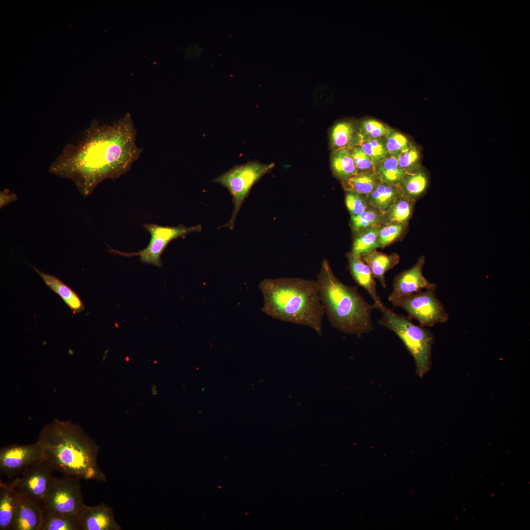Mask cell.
<instances>
[{"mask_svg": "<svg viewBox=\"0 0 530 530\" xmlns=\"http://www.w3.org/2000/svg\"><path fill=\"white\" fill-rule=\"evenodd\" d=\"M136 137L129 113L113 124H93L79 140L66 146L49 171L72 180L87 197L102 181L129 170L142 152Z\"/></svg>", "mask_w": 530, "mask_h": 530, "instance_id": "1", "label": "cell"}, {"mask_svg": "<svg viewBox=\"0 0 530 530\" xmlns=\"http://www.w3.org/2000/svg\"><path fill=\"white\" fill-rule=\"evenodd\" d=\"M37 442L44 460L54 470L80 479L106 481L98 464L99 446L78 424L55 419L41 429Z\"/></svg>", "mask_w": 530, "mask_h": 530, "instance_id": "2", "label": "cell"}, {"mask_svg": "<svg viewBox=\"0 0 530 530\" xmlns=\"http://www.w3.org/2000/svg\"><path fill=\"white\" fill-rule=\"evenodd\" d=\"M262 311L278 320L308 326L322 334L325 314L316 281L300 278L266 279L259 284Z\"/></svg>", "mask_w": 530, "mask_h": 530, "instance_id": "3", "label": "cell"}, {"mask_svg": "<svg viewBox=\"0 0 530 530\" xmlns=\"http://www.w3.org/2000/svg\"><path fill=\"white\" fill-rule=\"evenodd\" d=\"M316 281L325 314L333 327L359 337L373 330L371 312L376 309L375 305L365 300L357 287L341 282L326 259L322 262Z\"/></svg>", "mask_w": 530, "mask_h": 530, "instance_id": "4", "label": "cell"}, {"mask_svg": "<svg viewBox=\"0 0 530 530\" xmlns=\"http://www.w3.org/2000/svg\"><path fill=\"white\" fill-rule=\"evenodd\" d=\"M377 309L382 313L378 324L394 332L401 340L414 360L417 374L423 377L431 366L433 333L424 326L414 324L408 316L395 313L382 302Z\"/></svg>", "mask_w": 530, "mask_h": 530, "instance_id": "5", "label": "cell"}, {"mask_svg": "<svg viewBox=\"0 0 530 530\" xmlns=\"http://www.w3.org/2000/svg\"><path fill=\"white\" fill-rule=\"evenodd\" d=\"M274 166L273 162L262 163L256 161H249L235 166L212 180L227 188L232 197L234 204L231 219L219 228L227 227L234 229L236 217L252 186Z\"/></svg>", "mask_w": 530, "mask_h": 530, "instance_id": "6", "label": "cell"}, {"mask_svg": "<svg viewBox=\"0 0 530 530\" xmlns=\"http://www.w3.org/2000/svg\"><path fill=\"white\" fill-rule=\"evenodd\" d=\"M80 480L68 475L61 478L53 477L42 509L53 514L79 516L85 505Z\"/></svg>", "mask_w": 530, "mask_h": 530, "instance_id": "7", "label": "cell"}, {"mask_svg": "<svg viewBox=\"0 0 530 530\" xmlns=\"http://www.w3.org/2000/svg\"><path fill=\"white\" fill-rule=\"evenodd\" d=\"M437 286L401 297L392 302L404 309L408 317L417 320L420 325L432 327L448 321L449 317L436 295Z\"/></svg>", "mask_w": 530, "mask_h": 530, "instance_id": "8", "label": "cell"}, {"mask_svg": "<svg viewBox=\"0 0 530 530\" xmlns=\"http://www.w3.org/2000/svg\"><path fill=\"white\" fill-rule=\"evenodd\" d=\"M143 227L151 236L149 243L145 248L138 252L124 253L111 248L109 251L127 257L139 256L142 263L161 267L162 264L161 256L171 241L179 238H185L190 233L202 231L200 224L189 227L183 225L173 227L152 223L145 224Z\"/></svg>", "mask_w": 530, "mask_h": 530, "instance_id": "9", "label": "cell"}, {"mask_svg": "<svg viewBox=\"0 0 530 530\" xmlns=\"http://www.w3.org/2000/svg\"><path fill=\"white\" fill-rule=\"evenodd\" d=\"M54 470L44 460L29 467L15 478V490L42 509L51 486Z\"/></svg>", "mask_w": 530, "mask_h": 530, "instance_id": "10", "label": "cell"}, {"mask_svg": "<svg viewBox=\"0 0 530 530\" xmlns=\"http://www.w3.org/2000/svg\"><path fill=\"white\" fill-rule=\"evenodd\" d=\"M43 460L42 450L37 441L30 445L5 446L0 450V474L11 477Z\"/></svg>", "mask_w": 530, "mask_h": 530, "instance_id": "11", "label": "cell"}, {"mask_svg": "<svg viewBox=\"0 0 530 530\" xmlns=\"http://www.w3.org/2000/svg\"><path fill=\"white\" fill-rule=\"evenodd\" d=\"M425 263L424 256L420 257L412 267L399 273L395 278L393 290L388 297L392 302L401 297L437 286L424 276L423 268Z\"/></svg>", "mask_w": 530, "mask_h": 530, "instance_id": "12", "label": "cell"}, {"mask_svg": "<svg viewBox=\"0 0 530 530\" xmlns=\"http://www.w3.org/2000/svg\"><path fill=\"white\" fill-rule=\"evenodd\" d=\"M82 530H120L121 527L114 519L113 511L105 503L95 506L85 505L79 515Z\"/></svg>", "mask_w": 530, "mask_h": 530, "instance_id": "13", "label": "cell"}, {"mask_svg": "<svg viewBox=\"0 0 530 530\" xmlns=\"http://www.w3.org/2000/svg\"><path fill=\"white\" fill-rule=\"evenodd\" d=\"M329 137L331 151L352 148L359 146L363 140L359 126L351 120L341 121L333 125Z\"/></svg>", "mask_w": 530, "mask_h": 530, "instance_id": "14", "label": "cell"}, {"mask_svg": "<svg viewBox=\"0 0 530 530\" xmlns=\"http://www.w3.org/2000/svg\"><path fill=\"white\" fill-rule=\"evenodd\" d=\"M42 519V508L19 495L15 517L8 530H40Z\"/></svg>", "mask_w": 530, "mask_h": 530, "instance_id": "15", "label": "cell"}, {"mask_svg": "<svg viewBox=\"0 0 530 530\" xmlns=\"http://www.w3.org/2000/svg\"><path fill=\"white\" fill-rule=\"evenodd\" d=\"M348 268L356 283L368 292L377 309L382 301L376 291V283L371 271L360 256L349 253L347 255Z\"/></svg>", "mask_w": 530, "mask_h": 530, "instance_id": "16", "label": "cell"}, {"mask_svg": "<svg viewBox=\"0 0 530 530\" xmlns=\"http://www.w3.org/2000/svg\"><path fill=\"white\" fill-rule=\"evenodd\" d=\"M15 482H0V530H8L15 517L19 498Z\"/></svg>", "mask_w": 530, "mask_h": 530, "instance_id": "17", "label": "cell"}, {"mask_svg": "<svg viewBox=\"0 0 530 530\" xmlns=\"http://www.w3.org/2000/svg\"><path fill=\"white\" fill-rule=\"evenodd\" d=\"M360 256L370 267L374 278L378 279L382 286L385 288V273L398 263L399 255L396 253L387 254L376 249Z\"/></svg>", "mask_w": 530, "mask_h": 530, "instance_id": "18", "label": "cell"}, {"mask_svg": "<svg viewBox=\"0 0 530 530\" xmlns=\"http://www.w3.org/2000/svg\"><path fill=\"white\" fill-rule=\"evenodd\" d=\"M44 281L46 285L59 295L74 313H80L84 309L82 301L71 288L53 275L43 272L31 266Z\"/></svg>", "mask_w": 530, "mask_h": 530, "instance_id": "19", "label": "cell"}, {"mask_svg": "<svg viewBox=\"0 0 530 530\" xmlns=\"http://www.w3.org/2000/svg\"><path fill=\"white\" fill-rule=\"evenodd\" d=\"M403 194L400 185H392L381 182L371 192L366 195V198L369 206L384 213Z\"/></svg>", "mask_w": 530, "mask_h": 530, "instance_id": "20", "label": "cell"}, {"mask_svg": "<svg viewBox=\"0 0 530 530\" xmlns=\"http://www.w3.org/2000/svg\"><path fill=\"white\" fill-rule=\"evenodd\" d=\"M330 163L334 175L342 181L358 174L352 155L351 148L332 151Z\"/></svg>", "mask_w": 530, "mask_h": 530, "instance_id": "21", "label": "cell"}, {"mask_svg": "<svg viewBox=\"0 0 530 530\" xmlns=\"http://www.w3.org/2000/svg\"><path fill=\"white\" fill-rule=\"evenodd\" d=\"M428 185V174L421 167L405 172L400 184L404 194L415 201L425 194Z\"/></svg>", "mask_w": 530, "mask_h": 530, "instance_id": "22", "label": "cell"}, {"mask_svg": "<svg viewBox=\"0 0 530 530\" xmlns=\"http://www.w3.org/2000/svg\"><path fill=\"white\" fill-rule=\"evenodd\" d=\"M380 182L374 171L359 173L342 181L343 186L347 192L364 195L371 192Z\"/></svg>", "mask_w": 530, "mask_h": 530, "instance_id": "23", "label": "cell"}, {"mask_svg": "<svg viewBox=\"0 0 530 530\" xmlns=\"http://www.w3.org/2000/svg\"><path fill=\"white\" fill-rule=\"evenodd\" d=\"M374 172L381 182L400 185L405 172L398 166L397 156L391 155L377 163Z\"/></svg>", "mask_w": 530, "mask_h": 530, "instance_id": "24", "label": "cell"}, {"mask_svg": "<svg viewBox=\"0 0 530 530\" xmlns=\"http://www.w3.org/2000/svg\"><path fill=\"white\" fill-rule=\"evenodd\" d=\"M40 530H82V527L79 516L56 515L42 509Z\"/></svg>", "mask_w": 530, "mask_h": 530, "instance_id": "25", "label": "cell"}, {"mask_svg": "<svg viewBox=\"0 0 530 530\" xmlns=\"http://www.w3.org/2000/svg\"><path fill=\"white\" fill-rule=\"evenodd\" d=\"M382 226L371 227L356 231L350 253L361 256L379 248L377 238Z\"/></svg>", "mask_w": 530, "mask_h": 530, "instance_id": "26", "label": "cell"}, {"mask_svg": "<svg viewBox=\"0 0 530 530\" xmlns=\"http://www.w3.org/2000/svg\"><path fill=\"white\" fill-rule=\"evenodd\" d=\"M415 203V201L404 194H402L384 213V225L393 221L408 223L413 212Z\"/></svg>", "mask_w": 530, "mask_h": 530, "instance_id": "27", "label": "cell"}, {"mask_svg": "<svg viewBox=\"0 0 530 530\" xmlns=\"http://www.w3.org/2000/svg\"><path fill=\"white\" fill-rule=\"evenodd\" d=\"M383 215V212L369 206L361 214L351 216L352 228L356 232L369 227L384 226Z\"/></svg>", "mask_w": 530, "mask_h": 530, "instance_id": "28", "label": "cell"}, {"mask_svg": "<svg viewBox=\"0 0 530 530\" xmlns=\"http://www.w3.org/2000/svg\"><path fill=\"white\" fill-rule=\"evenodd\" d=\"M407 225L393 221L383 226L377 238L379 247L384 248L399 238L405 233Z\"/></svg>", "mask_w": 530, "mask_h": 530, "instance_id": "29", "label": "cell"}, {"mask_svg": "<svg viewBox=\"0 0 530 530\" xmlns=\"http://www.w3.org/2000/svg\"><path fill=\"white\" fill-rule=\"evenodd\" d=\"M359 127L362 141L378 139L388 135L392 132L386 125L374 119L363 121Z\"/></svg>", "mask_w": 530, "mask_h": 530, "instance_id": "30", "label": "cell"}, {"mask_svg": "<svg viewBox=\"0 0 530 530\" xmlns=\"http://www.w3.org/2000/svg\"><path fill=\"white\" fill-rule=\"evenodd\" d=\"M359 146L371 159L375 166L388 157L385 145L379 139L363 140Z\"/></svg>", "mask_w": 530, "mask_h": 530, "instance_id": "31", "label": "cell"}, {"mask_svg": "<svg viewBox=\"0 0 530 530\" xmlns=\"http://www.w3.org/2000/svg\"><path fill=\"white\" fill-rule=\"evenodd\" d=\"M420 150L416 147H408L402 151L397 156L399 167L405 172L412 167L419 168Z\"/></svg>", "mask_w": 530, "mask_h": 530, "instance_id": "32", "label": "cell"}, {"mask_svg": "<svg viewBox=\"0 0 530 530\" xmlns=\"http://www.w3.org/2000/svg\"><path fill=\"white\" fill-rule=\"evenodd\" d=\"M345 202L351 216H356L361 214L369 206L366 195L354 192H347Z\"/></svg>", "mask_w": 530, "mask_h": 530, "instance_id": "33", "label": "cell"}, {"mask_svg": "<svg viewBox=\"0 0 530 530\" xmlns=\"http://www.w3.org/2000/svg\"><path fill=\"white\" fill-rule=\"evenodd\" d=\"M385 145L388 154L397 157L409 147L407 138L401 133L395 132H391L386 136Z\"/></svg>", "mask_w": 530, "mask_h": 530, "instance_id": "34", "label": "cell"}, {"mask_svg": "<svg viewBox=\"0 0 530 530\" xmlns=\"http://www.w3.org/2000/svg\"><path fill=\"white\" fill-rule=\"evenodd\" d=\"M351 153L358 173L374 171L375 165L359 146L352 148Z\"/></svg>", "mask_w": 530, "mask_h": 530, "instance_id": "35", "label": "cell"}, {"mask_svg": "<svg viewBox=\"0 0 530 530\" xmlns=\"http://www.w3.org/2000/svg\"><path fill=\"white\" fill-rule=\"evenodd\" d=\"M18 199L17 195L10 192L8 189L5 188L0 193V208L8 205L12 202L16 201Z\"/></svg>", "mask_w": 530, "mask_h": 530, "instance_id": "36", "label": "cell"}]
</instances>
